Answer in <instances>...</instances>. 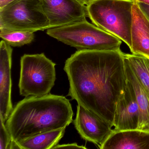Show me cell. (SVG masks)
Returning <instances> with one entry per match:
<instances>
[{
  "label": "cell",
  "mask_w": 149,
  "mask_h": 149,
  "mask_svg": "<svg viewBox=\"0 0 149 149\" xmlns=\"http://www.w3.org/2000/svg\"><path fill=\"white\" fill-rule=\"evenodd\" d=\"M100 149H149V132L138 129L113 130Z\"/></svg>",
  "instance_id": "cell-12"
},
{
  "label": "cell",
  "mask_w": 149,
  "mask_h": 149,
  "mask_svg": "<svg viewBox=\"0 0 149 149\" xmlns=\"http://www.w3.org/2000/svg\"><path fill=\"white\" fill-rule=\"evenodd\" d=\"M0 37L10 46L20 47L33 42L35 35L32 32L0 31Z\"/></svg>",
  "instance_id": "cell-16"
},
{
  "label": "cell",
  "mask_w": 149,
  "mask_h": 149,
  "mask_svg": "<svg viewBox=\"0 0 149 149\" xmlns=\"http://www.w3.org/2000/svg\"><path fill=\"white\" fill-rule=\"evenodd\" d=\"M47 33L77 50H121V40L87 20L68 26L49 29Z\"/></svg>",
  "instance_id": "cell-4"
},
{
  "label": "cell",
  "mask_w": 149,
  "mask_h": 149,
  "mask_svg": "<svg viewBox=\"0 0 149 149\" xmlns=\"http://www.w3.org/2000/svg\"><path fill=\"white\" fill-rule=\"evenodd\" d=\"M131 47L132 54L149 58V19L134 1L132 6Z\"/></svg>",
  "instance_id": "cell-11"
},
{
  "label": "cell",
  "mask_w": 149,
  "mask_h": 149,
  "mask_svg": "<svg viewBox=\"0 0 149 149\" xmlns=\"http://www.w3.org/2000/svg\"><path fill=\"white\" fill-rule=\"evenodd\" d=\"M77 1L82 5L88 6L93 0H77Z\"/></svg>",
  "instance_id": "cell-21"
},
{
  "label": "cell",
  "mask_w": 149,
  "mask_h": 149,
  "mask_svg": "<svg viewBox=\"0 0 149 149\" xmlns=\"http://www.w3.org/2000/svg\"><path fill=\"white\" fill-rule=\"evenodd\" d=\"M13 49L6 41L0 43V118L6 123L13 107L11 69Z\"/></svg>",
  "instance_id": "cell-9"
},
{
  "label": "cell",
  "mask_w": 149,
  "mask_h": 149,
  "mask_svg": "<svg viewBox=\"0 0 149 149\" xmlns=\"http://www.w3.org/2000/svg\"><path fill=\"white\" fill-rule=\"evenodd\" d=\"M134 0H93L87 6L88 17L102 30L131 47L132 6Z\"/></svg>",
  "instance_id": "cell-3"
},
{
  "label": "cell",
  "mask_w": 149,
  "mask_h": 149,
  "mask_svg": "<svg viewBox=\"0 0 149 149\" xmlns=\"http://www.w3.org/2000/svg\"><path fill=\"white\" fill-rule=\"evenodd\" d=\"M49 29L42 0H15L0 9V31L34 33Z\"/></svg>",
  "instance_id": "cell-6"
},
{
  "label": "cell",
  "mask_w": 149,
  "mask_h": 149,
  "mask_svg": "<svg viewBox=\"0 0 149 149\" xmlns=\"http://www.w3.org/2000/svg\"><path fill=\"white\" fill-rule=\"evenodd\" d=\"M139 120V108L134 91L127 80L125 91L116 104L113 119V130H137Z\"/></svg>",
  "instance_id": "cell-10"
},
{
  "label": "cell",
  "mask_w": 149,
  "mask_h": 149,
  "mask_svg": "<svg viewBox=\"0 0 149 149\" xmlns=\"http://www.w3.org/2000/svg\"><path fill=\"white\" fill-rule=\"evenodd\" d=\"M124 57L126 78L134 91L140 111L138 130L149 132V93L139 81L128 60Z\"/></svg>",
  "instance_id": "cell-13"
},
{
  "label": "cell",
  "mask_w": 149,
  "mask_h": 149,
  "mask_svg": "<svg viewBox=\"0 0 149 149\" xmlns=\"http://www.w3.org/2000/svg\"><path fill=\"white\" fill-rule=\"evenodd\" d=\"M74 115L69 100L49 94L27 97L16 104L6 123L13 141L19 142L42 132L66 128Z\"/></svg>",
  "instance_id": "cell-2"
},
{
  "label": "cell",
  "mask_w": 149,
  "mask_h": 149,
  "mask_svg": "<svg viewBox=\"0 0 149 149\" xmlns=\"http://www.w3.org/2000/svg\"><path fill=\"white\" fill-rule=\"evenodd\" d=\"M14 1L15 0H0V9L5 7Z\"/></svg>",
  "instance_id": "cell-20"
},
{
  "label": "cell",
  "mask_w": 149,
  "mask_h": 149,
  "mask_svg": "<svg viewBox=\"0 0 149 149\" xmlns=\"http://www.w3.org/2000/svg\"><path fill=\"white\" fill-rule=\"evenodd\" d=\"M136 76L149 93V58L139 55L124 54Z\"/></svg>",
  "instance_id": "cell-15"
},
{
  "label": "cell",
  "mask_w": 149,
  "mask_h": 149,
  "mask_svg": "<svg viewBox=\"0 0 149 149\" xmlns=\"http://www.w3.org/2000/svg\"><path fill=\"white\" fill-rule=\"evenodd\" d=\"M13 139L6 124L0 118V149H10Z\"/></svg>",
  "instance_id": "cell-17"
},
{
  "label": "cell",
  "mask_w": 149,
  "mask_h": 149,
  "mask_svg": "<svg viewBox=\"0 0 149 149\" xmlns=\"http://www.w3.org/2000/svg\"><path fill=\"white\" fill-rule=\"evenodd\" d=\"M49 29L68 26L86 20L87 6L77 0H42Z\"/></svg>",
  "instance_id": "cell-7"
},
{
  "label": "cell",
  "mask_w": 149,
  "mask_h": 149,
  "mask_svg": "<svg viewBox=\"0 0 149 149\" xmlns=\"http://www.w3.org/2000/svg\"><path fill=\"white\" fill-rule=\"evenodd\" d=\"M136 2L141 11L149 19V5L143 2H136Z\"/></svg>",
  "instance_id": "cell-19"
},
{
  "label": "cell",
  "mask_w": 149,
  "mask_h": 149,
  "mask_svg": "<svg viewBox=\"0 0 149 149\" xmlns=\"http://www.w3.org/2000/svg\"><path fill=\"white\" fill-rule=\"evenodd\" d=\"M57 148H79V149H87L86 147L83 146H80L77 144V143H73L57 145L56 146L54 147V149Z\"/></svg>",
  "instance_id": "cell-18"
},
{
  "label": "cell",
  "mask_w": 149,
  "mask_h": 149,
  "mask_svg": "<svg viewBox=\"0 0 149 149\" xmlns=\"http://www.w3.org/2000/svg\"><path fill=\"white\" fill-rule=\"evenodd\" d=\"M55 66L44 53L22 56L19 84L20 95L27 97L49 94L56 80Z\"/></svg>",
  "instance_id": "cell-5"
},
{
  "label": "cell",
  "mask_w": 149,
  "mask_h": 149,
  "mask_svg": "<svg viewBox=\"0 0 149 149\" xmlns=\"http://www.w3.org/2000/svg\"><path fill=\"white\" fill-rule=\"evenodd\" d=\"M136 2H141L149 5V0H134Z\"/></svg>",
  "instance_id": "cell-22"
},
{
  "label": "cell",
  "mask_w": 149,
  "mask_h": 149,
  "mask_svg": "<svg viewBox=\"0 0 149 149\" xmlns=\"http://www.w3.org/2000/svg\"><path fill=\"white\" fill-rule=\"evenodd\" d=\"M68 96L113 126L116 104L127 84L124 53L77 50L65 63Z\"/></svg>",
  "instance_id": "cell-1"
},
{
  "label": "cell",
  "mask_w": 149,
  "mask_h": 149,
  "mask_svg": "<svg viewBox=\"0 0 149 149\" xmlns=\"http://www.w3.org/2000/svg\"><path fill=\"white\" fill-rule=\"evenodd\" d=\"M66 129L42 132L17 143L13 141L11 149H54L63 137Z\"/></svg>",
  "instance_id": "cell-14"
},
{
  "label": "cell",
  "mask_w": 149,
  "mask_h": 149,
  "mask_svg": "<svg viewBox=\"0 0 149 149\" xmlns=\"http://www.w3.org/2000/svg\"><path fill=\"white\" fill-rule=\"evenodd\" d=\"M73 123L81 137L99 149L113 130L109 123L79 104Z\"/></svg>",
  "instance_id": "cell-8"
}]
</instances>
